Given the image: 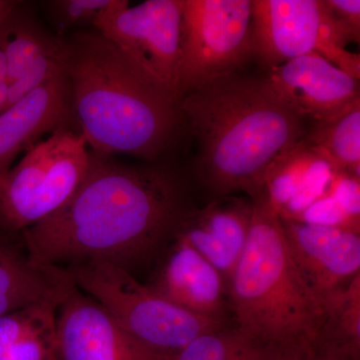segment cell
Instances as JSON below:
<instances>
[{"label":"cell","instance_id":"obj_19","mask_svg":"<svg viewBox=\"0 0 360 360\" xmlns=\"http://www.w3.org/2000/svg\"><path fill=\"white\" fill-rule=\"evenodd\" d=\"M303 141L335 174L359 179L360 103L331 122L314 124Z\"/></svg>","mask_w":360,"mask_h":360},{"label":"cell","instance_id":"obj_3","mask_svg":"<svg viewBox=\"0 0 360 360\" xmlns=\"http://www.w3.org/2000/svg\"><path fill=\"white\" fill-rule=\"evenodd\" d=\"M63 47L73 113L90 150L155 162L174 148L184 124L172 94L96 30L63 37Z\"/></svg>","mask_w":360,"mask_h":360},{"label":"cell","instance_id":"obj_4","mask_svg":"<svg viewBox=\"0 0 360 360\" xmlns=\"http://www.w3.org/2000/svg\"><path fill=\"white\" fill-rule=\"evenodd\" d=\"M243 255L227 286L234 333L283 360H304L321 348L323 304L291 255L278 210L264 193Z\"/></svg>","mask_w":360,"mask_h":360},{"label":"cell","instance_id":"obj_8","mask_svg":"<svg viewBox=\"0 0 360 360\" xmlns=\"http://www.w3.org/2000/svg\"><path fill=\"white\" fill-rule=\"evenodd\" d=\"M251 0H182L179 101L252 58Z\"/></svg>","mask_w":360,"mask_h":360},{"label":"cell","instance_id":"obj_6","mask_svg":"<svg viewBox=\"0 0 360 360\" xmlns=\"http://www.w3.org/2000/svg\"><path fill=\"white\" fill-rule=\"evenodd\" d=\"M82 134L59 129L0 175V229L11 233L44 221L70 200L89 172Z\"/></svg>","mask_w":360,"mask_h":360},{"label":"cell","instance_id":"obj_22","mask_svg":"<svg viewBox=\"0 0 360 360\" xmlns=\"http://www.w3.org/2000/svg\"><path fill=\"white\" fill-rule=\"evenodd\" d=\"M125 0H47L42 2L52 22L65 30L75 26L96 25L101 14L123 4Z\"/></svg>","mask_w":360,"mask_h":360},{"label":"cell","instance_id":"obj_14","mask_svg":"<svg viewBox=\"0 0 360 360\" xmlns=\"http://www.w3.org/2000/svg\"><path fill=\"white\" fill-rule=\"evenodd\" d=\"M59 129L79 132L65 70L0 112V175L21 153Z\"/></svg>","mask_w":360,"mask_h":360},{"label":"cell","instance_id":"obj_12","mask_svg":"<svg viewBox=\"0 0 360 360\" xmlns=\"http://www.w3.org/2000/svg\"><path fill=\"white\" fill-rule=\"evenodd\" d=\"M281 221L295 264L321 300L359 276V226L312 224L290 217H281Z\"/></svg>","mask_w":360,"mask_h":360},{"label":"cell","instance_id":"obj_5","mask_svg":"<svg viewBox=\"0 0 360 360\" xmlns=\"http://www.w3.org/2000/svg\"><path fill=\"white\" fill-rule=\"evenodd\" d=\"M78 290L94 298L129 335L158 354L172 357L191 341L227 326L226 321L193 314L108 262L66 267Z\"/></svg>","mask_w":360,"mask_h":360},{"label":"cell","instance_id":"obj_1","mask_svg":"<svg viewBox=\"0 0 360 360\" xmlns=\"http://www.w3.org/2000/svg\"><path fill=\"white\" fill-rule=\"evenodd\" d=\"M198 208L188 181L174 168L90 150L89 172L70 200L21 238L39 264L108 262L129 269L174 243Z\"/></svg>","mask_w":360,"mask_h":360},{"label":"cell","instance_id":"obj_24","mask_svg":"<svg viewBox=\"0 0 360 360\" xmlns=\"http://www.w3.org/2000/svg\"><path fill=\"white\" fill-rule=\"evenodd\" d=\"M7 103V84L6 59L0 40V112L6 110Z\"/></svg>","mask_w":360,"mask_h":360},{"label":"cell","instance_id":"obj_17","mask_svg":"<svg viewBox=\"0 0 360 360\" xmlns=\"http://www.w3.org/2000/svg\"><path fill=\"white\" fill-rule=\"evenodd\" d=\"M18 234L0 229V317L34 303L59 307L75 286L65 269L34 262Z\"/></svg>","mask_w":360,"mask_h":360},{"label":"cell","instance_id":"obj_10","mask_svg":"<svg viewBox=\"0 0 360 360\" xmlns=\"http://www.w3.org/2000/svg\"><path fill=\"white\" fill-rule=\"evenodd\" d=\"M58 360H170L129 335L94 298L73 286L56 312Z\"/></svg>","mask_w":360,"mask_h":360},{"label":"cell","instance_id":"obj_23","mask_svg":"<svg viewBox=\"0 0 360 360\" xmlns=\"http://www.w3.org/2000/svg\"><path fill=\"white\" fill-rule=\"evenodd\" d=\"M336 20L345 28L354 42H359V0H326Z\"/></svg>","mask_w":360,"mask_h":360},{"label":"cell","instance_id":"obj_9","mask_svg":"<svg viewBox=\"0 0 360 360\" xmlns=\"http://www.w3.org/2000/svg\"><path fill=\"white\" fill-rule=\"evenodd\" d=\"M182 0H146L101 14L94 27L179 101Z\"/></svg>","mask_w":360,"mask_h":360},{"label":"cell","instance_id":"obj_13","mask_svg":"<svg viewBox=\"0 0 360 360\" xmlns=\"http://www.w3.org/2000/svg\"><path fill=\"white\" fill-rule=\"evenodd\" d=\"M18 2L0 28L6 59V108L65 71L63 37L51 34Z\"/></svg>","mask_w":360,"mask_h":360},{"label":"cell","instance_id":"obj_26","mask_svg":"<svg viewBox=\"0 0 360 360\" xmlns=\"http://www.w3.org/2000/svg\"><path fill=\"white\" fill-rule=\"evenodd\" d=\"M18 2L20 1H15V0H0V28L6 21L7 16L13 13Z\"/></svg>","mask_w":360,"mask_h":360},{"label":"cell","instance_id":"obj_7","mask_svg":"<svg viewBox=\"0 0 360 360\" xmlns=\"http://www.w3.org/2000/svg\"><path fill=\"white\" fill-rule=\"evenodd\" d=\"M252 58L269 70L291 59L319 54L341 70L360 77L359 54L326 0H252Z\"/></svg>","mask_w":360,"mask_h":360},{"label":"cell","instance_id":"obj_11","mask_svg":"<svg viewBox=\"0 0 360 360\" xmlns=\"http://www.w3.org/2000/svg\"><path fill=\"white\" fill-rule=\"evenodd\" d=\"M274 96L314 124L331 122L360 103L359 79L319 54L291 59L264 77Z\"/></svg>","mask_w":360,"mask_h":360},{"label":"cell","instance_id":"obj_21","mask_svg":"<svg viewBox=\"0 0 360 360\" xmlns=\"http://www.w3.org/2000/svg\"><path fill=\"white\" fill-rule=\"evenodd\" d=\"M170 360H283L253 347L231 326L210 331L191 341Z\"/></svg>","mask_w":360,"mask_h":360},{"label":"cell","instance_id":"obj_2","mask_svg":"<svg viewBox=\"0 0 360 360\" xmlns=\"http://www.w3.org/2000/svg\"><path fill=\"white\" fill-rule=\"evenodd\" d=\"M179 110L198 146L194 179L214 198L264 193L269 170L307 134L264 78L238 73L188 92Z\"/></svg>","mask_w":360,"mask_h":360},{"label":"cell","instance_id":"obj_25","mask_svg":"<svg viewBox=\"0 0 360 360\" xmlns=\"http://www.w3.org/2000/svg\"><path fill=\"white\" fill-rule=\"evenodd\" d=\"M304 360H354L345 356V355L338 354L333 350L326 349V348H319L315 354L310 355Z\"/></svg>","mask_w":360,"mask_h":360},{"label":"cell","instance_id":"obj_18","mask_svg":"<svg viewBox=\"0 0 360 360\" xmlns=\"http://www.w3.org/2000/svg\"><path fill=\"white\" fill-rule=\"evenodd\" d=\"M58 307L34 303L0 317V360H58Z\"/></svg>","mask_w":360,"mask_h":360},{"label":"cell","instance_id":"obj_15","mask_svg":"<svg viewBox=\"0 0 360 360\" xmlns=\"http://www.w3.org/2000/svg\"><path fill=\"white\" fill-rule=\"evenodd\" d=\"M251 215L250 200L232 195L213 198L188 217L176 238L193 246L229 286L245 248Z\"/></svg>","mask_w":360,"mask_h":360},{"label":"cell","instance_id":"obj_20","mask_svg":"<svg viewBox=\"0 0 360 360\" xmlns=\"http://www.w3.org/2000/svg\"><path fill=\"white\" fill-rule=\"evenodd\" d=\"M324 321L321 348L354 360L360 354V274L352 283L321 298Z\"/></svg>","mask_w":360,"mask_h":360},{"label":"cell","instance_id":"obj_16","mask_svg":"<svg viewBox=\"0 0 360 360\" xmlns=\"http://www.w3.org/2000/svg\"><path fill=\"white\" fill-rule=\"evenodd\" d=\"M172 245L150 288L187 311L225 321L227 284L224 277L186 241L175 238Z\"/></svg>","mask_w":360,"mask_h":360}]
</instances>
